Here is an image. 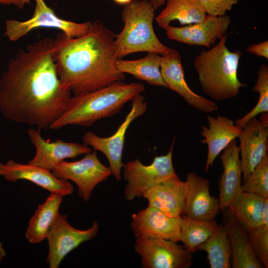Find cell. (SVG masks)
<instances>
[{"instance_id":"3957f363","label":"cell","mask_w":268,"mask_h":268,"mask_svg":"<svg viewBox=\"0 0 268 268\" xmlns=\"http://www.w3.org/2000/svg\"><path fill=\"white\" fill-rule=\"evenodd\" d=\"M144 89L140 83L119 81L94 91L74 95L49 129L58 130L69 125L91 127L98 120L118 113L125 104Z\"/></svg>"},{"instance_id":"d6a6232c","label":"cell","mask_w":268,"mask_h":268,"mask_svg":"<svg viewBox=\"0 0 268 268\" xmlns=\"http://www.w3.org/2000/svg\"><path fill=\"white\" fill-rule=\"evenodd\" d=\"M246 50L257 56L268 59V41H265L259 44H254L248 46Z\"/></svg>"},{"instance_id":"ffe728a7","label":"cell","mask_w":268,"mask_h":268,"mask_svg":"<svg viewBox=\"0 0 268 268\" xmlns=\"http://www.w3.org/2000/svg\"><path fill=\"white\" fill-rule=\"evenodd\" d=\"M208 127H201V134L204 137L201 143L206 144L208 152L205 172L208 171L220 153L240 135L242 128L237 126L230 119L222 116H207Z\"/></svg>"},{"instance_id":"7c38bea8","label":"cell","mask_w":268,"mask_h":268,"mask_svg":"<svg viewBox=\"0 0 268 268\" xmlns=\"http://www.w3.org/2000/svg\"><path fill=\"white\" fill-rule=\"evenodd\" d=\"M262 114L259 120L256 117L250 119L238 137L243 182L268 155V113Z\"/></svg>"},{"instance_id":"ac0fdd59","label":"cell","mask_w":268,"mask_h":268,"mask_svg":"<svg viewBox=\"0 0 268 268\" xmlns=\"http://www.w3.org/2000/svg\"><path fill=\"white\" fill-rule=\"evenodd\" d=\"M185 215L191 218L211 221L220 210L219 198L211 196L208 179L195 173L187 174Z\"/></svg>"},{"instance_id":"30bf717a","label":"cell","mask_w":268,"mask_h":268,"mask_svg":"<svg viewBox=\"0 0 268 268\" xmlns=\"http://www.w3.org/2000/svg\"><path fill=\"white\" fill-rule=\"evenodd\" d=\"M134 250L143 268H189L192 265L193 253L174 241L135 237Z\"/></svg>"},{"instance_id":"44dd1931","label":"cell","mask_w":268,"mask_h":268,"mask_svg":"<svg viewBox=\"0 0 268 268\" xmlns=\"http://www.w3.org/2000/svg\"><path fill=\"white\" fill-rule=\"evenodd\" d=\"M223 151L220 157L223 172L219 181V199L222 211L228 208L241 192L242 184L239 149L236 140H233Z\"/></svg>"},{"instance_id":"cb8c5ba5","label":"cell","mask_w":268,"mask_h":268,"mask_svg":"<svg viewBox=\"0 0 268 268\" xmlns=\"http://www.w3.org/2000/svg\"><path fill=\"white\" fill-rule=\"evenodd\" d=\"M164 9L155 17L158 25L164 30L174 20L181 25L191 24L204 19L206 14L199 0H166Z\"/></svg>"},{"instance_id":"7402d4cb","label":"cell","mask_w":268,"mask_h":268,"mask_svg":"<svg viewBox=\"0 0 268 268\" xmlns=\"http://www.w3.org/2000/svg\"><path fill=\"white\" fill-rule=\"evenodd\" d=\"M223 224L229 239L232 254L230 265L233 268H261L249 243L247 233L228 208L223 210Z\"/></svg>"},{"instance_id":"5bb4252c","label":"cell","mask_w":268,"mask_h":268,"mask_svg":"<svg viewBox=\"0 0 268 268\" xmlns=\"http://www.w3.org/2000/svg\"><path fill=\"white\" fill-rule=\"evenodd\" d=\"M0 176L12 182L20 180L30 181L51 194L63 197L71 195L73 191L72 185L68 180L56 177L52 171L29 163L17 162L12 159L5 163L0 162Z\"/></svg>"},{"instance_id":"484cf974","label":"cell","mask_w":268,"mask_h":268,"mask_svg":"<svg viewBox=\"0 0 268 268\" xmlns=\"http://www.w3.org/2000/svg\"><path fill=\"white\" fill-rule=\"evenodd\" d=\"M266 199L254 193L241 191L228 208L247 231L261 223Z\"/></svg>"},{"instance_id":"83f0119b","label":"cell","mask_w":268,"mask_h":268,"mask_svg":"<svg viewBox=\"0 0 268 268\" xmlns=\"http://www.w3.org/2000/svg\"><path fill=\"white\" fill-rule=\"evenodd\" d=\"M181 218L180 241L192 253H195L197 247L214 233L218 225L215 220H200L185 215Z\"/></svg>"},{"instance_id":"9a60e30c","label":"cell","mask_w":268,"mask_h":268,"mask_svg":"<svg viewBox=\"0 0 268 268\" xmlns=\"http://www.w3.org/2000/svg\"><path fill=\"white\" fill-rule=\"evenodd\" d=\"M160 71L168 88L178 93L190 106L208 113L218 110L214 101L196 94L190 88L185 79L181 57L176 50L171 49L161 55Z\"/></svg>"},{"instance_id":"277c9868","label":"cell","mask_w":268,"mask_h":268,"mask_svg":"<svg viewBox=\"0 0 268 268\" xmlns=\"http://www.w3.org/2000/svg\"><path fill=\"white\" fill-rule=\"evenodd\" d=\"M227 35L207 51H202L194 59V66L204 93L215 100H225L236 96L246 85L238 77L242 53L230 51L226 46Z\"/></svg>"},{"instance_id":"d6986e66","label":"cell","mask_w":268,"mask_h":268,"mask_svg":"<svg viewBox=\"0 0 268 268\" xmlns=\"http://www.w3.org/2000/svg\"><path fill=\"white\" fill-rule=\"evenodd\" d=\"M143 197L148 205L171 216H181L185 211L186 186L180 178H170L147 190Z\"/></svg>"},{"instance_id":"8fae6325","label":"cell","mask_w":268,"mask_h":268,"mask_svg":"<svg viewBox=\"0 0 268 268\" xmlns=\"http://www.w3.org/2000/svg\"><path fill=\"white\" fill-rule=\"evenodd\" d=\"M99 229L96 221L88 229H76L68 222L67 215L60 213L46 237L48 253L46 263L50 268H58L69 253L81 244L94 238Z\"/></svg>"},{"instance_id":"603a6c76","label":"cell","mask_w":268,"mask_h":268,"mask_svg":"<svg viewBox=\"0 0 268 268\" xmlns=\"http://www.w3.org/2000/svg\"><path fill=\"white\" fill-rule=\"evenodd\" d=\"M63 197L51 194L39 204L28 222L25 236L28 241L37 244L44 241L58 217Z\"/></svg>"},{"instance_id":"e575fe53","label":"cell","mask_w":268,"mask_h":268,"mask_svg":"<svg viewBox=\"0 0 268 268\" xmlns=\"http://www.w3.org/2000/svg\"><path fill=\"white\" fill-rule=\"evenodd\" d=\"M155 10L164 4L166 0H149Z\"/></svg>"},{"instance_id":"d590c367","label":"cell","mask_w":268,"mask_h":268,"mask_svg":"<svg viewBox=\"0 0 268 268\" xmlns=\"http://www.w3.org/2000/svg\"><path fill=\"white\" fill-rule=\"evenodd\" d=\"M6 255V252L0 241V264L1 263L2 260L5 257Z\"/></svg>"},{"instance_id":"836d02e7","label":"cell","mask_w":268,"mask_h":268,"mask_svg":"<svg viewBox=\"0 0 268 268\" xmlns=\"http://www.w3.org/2000/svg\"><path fill=\"white\" fill-rule=\"evenodd\" d=\"M31 0H0V3L5 5H13L20 9L30 3Z\"/></svg>"},{"instance_id":"6da1fadb","label":"cell","mask_w":268,"mask_h":268,"mask_svg":"<svg viewBox=\"0 0 268 268\" xmlns=\"http://www.w3.org/2000/svg\"><path fill=\"white\" fill-rule=\"evenodd\" d=\"M54 39L19 50L0 79V111L8 120L49 129L66 109L70 91L64 86L53 60Z\"/></svg>"},{"instance_id":"ba28073f","label":"cell","mask_w":268,"mask_h":268,"mask_svg":"<svg viewBox=\"0 0 268 268\" xmlns=\"http://www.w3.org/2000/svg\"><path fill=\"white\" fill-rule=\"evenodd\" d=\"M34 1L35 8L31 18L22 21L12 19L5 21L4 34L10 41L15 42L39 27L58 29L68 37H78L85 35L92 24L91 21L77 23L60 18L44 0Z\"/></svg>"},{"instance_id":"8d00e7d4","label":"cell","mask_w":268,"mask_h":268,"mask_svg":"<svg viewBox=\"0 0 268 268\" xmlns=\"http://www.w3.org/2000/svg\"><path fill=\"white\" fill-rule=\"evenodd\" d=\"M116 3L120 5H125L130 3L132 0H113Z\"/></svg>"},{"instance_id":"d4e9b609","label":"cell","mask_w":268,"mask_h":268,"mask_svg":"<svg viewBox=\"0 0 268 268\" xmlns=\"http://www.w3.org/2000/svg\"><path fill=\"white\" fill-rule=\"evenodd\" d=\"M161 59L160 54L148 52L146 56L138 60L117 59L116 65L121 72L130 74L148 84L168 88L160 71Z\"/></svg>"},{"instance_id":"5b68a950","label":"cell","mask_w":268,"mask_h":268,"mask_svg":"<svg viewBox=\"0 0 268 268\" xmlns=\"http://www.w3.org/2000/svg\"><path fill=\"white\" fill-rule=\"evenodd\" d=\"M155 11L148 0H132L124 5L121 13L124 26L114 41L118 59L136 52H155L162 55L170 50L154 32Z\"/></svg>"},{"instance_id":"f546056e","label":"cell","mask_w":268,"mask_h":268,"mask_svg":"<svg viewBox=\"0 0 268 268\" xmlns=\"http://www.w3.org/2000/svg\"><path fill=\"white\" fill-rule=\"evenodd\" d=\"M257 73L258 78L253 90L259 94V99L251 111L234 122L240 128H242L250 119L258 114L268 112V67L262 64Z\"/></svg>"},{"instance_id":"4fadbf2b","label":"cell","mask_w":268,"mask_h":268,"mask_svg":"<svg viewBox=\"0 0 268 268\" xmlns=\"http://www.w3.org/2000/svg\"><path fill=\"white\" fill-rule=\"evenodd\" d=\"M231 23L228 15L207 14L204 20L182 27L169 25L165 30L168 38L192 46L209 47L225 35Z\"/></svg>"},{"instance_id":"52a82bcc","label":"cell","mask_w":268,"mask_h":268,"mask_svg":"<svg viewBox=\"0 0 268 268\" xmlns=\"http://www.w3.org/2000/svg\"><path fill=\"white\" fill-rule=\"evenodd\" d=\"M132 108L124 121L115 133L109 137H100L92 132H87L82 136L83 143L92 147L94 150L102 152L107 157L112 174L115 179H121L123 152L125 135L130 124L146 111L147 103L144 97L138 94L132 100Z\"/></svg>"},{"instance_id":"1f68e13d","label":"cell","mask_w":268,"mask_h":268,"mask_svg":"<svg viewBox=\"0 0 268 268\" xmlns=\"http://www.w3.org/2000/svg\"><path fill=\"white\" fill-rule=\"evenodd\" d=\"M206 14L224 16L231 10L238 0H199Z\"/></svg>"},{"instance_id":"2e32d148","label":"cell","mask_w":268,"mask_h":268,"mask_svg":"<svg viewBox=\"0 0 268 268\" xmlns=\"http://www.w3.org/2000/svg\"><path fill=\"white\" fill-rule=\"evenodd\" d=\"M181 216H171L148 205L133 214L131 227L135 237L180 241Z\"/></svg>"},{"instance_id":"8992f818","label":"cell","mask_w":268,"mask_h":268,"mask_svg":"<svg viewBox=\"0 0 268 268\" xmlns=\"http://www.w3.org/2000/svg\"><path fill=\"white\" fill-rule=\"evenodd\" d=\"M175 140L167 154L155 156L149 165H144L137 159L124 164L123 176L127 182L124 197L127 200L143 197L147 190L165 180L179 178L172 163Z\"/></svg>"},{"instance_id":"9c48e42d","label":"cell","mask_w":268,"mask_h":268,"mask_svg":"<svg viewBox=\"0 0 268 268\" xmlns=\"http://www.w3.org/2000/svg\"><path fill=\"white\" fill-rule=\"evenodd\" d=\"M52 172L57 178L73 182L77 186L78 196L85 201L90 199L96 186L112 175L110 168L99 160L95 150L79 160L61 162Z\"/></svg>"},{"instance_id":"4316f807","label":"cell","mask_w":268,"mask_h":268,"mask_svg":"<svg viewBox=\"0 0 268 268\" xmlns=\"http://www.w3.org/2000/svg\"><path fill=\"white\" fill-rule=\"evenodd\" d=\"M197 251H204L210 268H229L231 247L226 229L222 223L206 241L199 245Z\"/></svg>"},{"instance_id":"e0dca14e","label":"cell","mask_w":268,"mask_h":268,"mask_svg":"<svg viewBox=\"0 0 268 268\" xmlns=\"http://www.w3.org/2000/svg\"><path fill=\"white\" fill-rule=\"evenodd\" d=\"M40 131L29 129L28 134L36 148L34 157L28 163L47 169L51 171L55 166L67 158H75L92 151L84 144L66 142L62 139L47 141L40 134Z\"/></svg>"},{"instance_id":"f1b7e54d","label":"cell","mask_w":268,"mask_h":268,"mask_svg":"<svg viewBox=\"0 0 268 268\" xmlns=\"http://www.w3.org/2000/svg\"><path fill=\"white\" fill-rule=\"evenodd\" d=\"M250 245L256 257L265 268H268V199L265 201L261 223L246 231Z\"/></svg>"},{"instance_id":"4dcf8cb0","label":"cell","mask_w":268,"mask_h":268,"mask_svg":"<svg viewBox=\"0 0 268 268\" xmlns=\"http://www.w3.org/2000/svg\"><path fill=\"white\" fill-rule=\"evenodd\" d=\"M241 191L254 193L264 199L268 198V155L243 182Z\"/></svg>"},{"instance_id":"7a4b0ae2","label":"cell","mask_w":268,"mask_h":268,"mask_svg":"<svg viewBox=\"0 0 268 268\" xmlns=\"http://www.w3.org/2000/svg\"><path fill=\"white\" fill-rule=\"evenodd\" d=\"M115 37L100 20L92 22L83 36L58 34L53 56L62 84L77 95L124 80V73L116 67Z\"/></svg>"}]
</instances>
